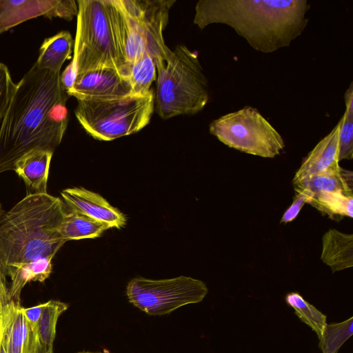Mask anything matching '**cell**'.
I'll list each match as a JSON object with an SVG mask.
<instances>
[{
  "label": "cell",
  "instance_id": "1",
  "mask_svg": "<svg viewBox=\"0 0 353 353\" xmlns=\"http://www.w3.org/2000/svg\"><path fill=\"white\" fill-rule=\"evenodd\" d=\"M61 72L35 64L17 83L0 128V173L14 170L17 161L37 150L54 152L68 124L69 95Z\"/></svg>",
  "mask_w": 353,
  "mask_h": 353
},
{
  "label": "cell",
  "instance_id": "2",
  "mask_svg": "<svg viewBox=\"0 0 353 353\" xmlns=\"http://www.w3.org/2000/svg\"><path fill=\"white\" fill-rule=\"evenodd\" d=\"M307 0H200L193 22L231 27L255 50L271 53L288 47L305 29Z\"/></svg>",
  "mask_w": 353,
  "mask_h": 353
},
{
  "label": "cell",
  "instance_id": "3",
  "mask_svg": "<svg viewBox=\"0 0 353 353\" xmlns=\"http://www.w3.org/2000/svg\"><path fill=\"white\" fill-rule=\"evenodd\" d=\"M68 207L59 197L26 194L0 217V271L41 257L53 258L65 243L59 228Z\"/></svg>",
  "mask_w": 353,
  "mask_h": 353
},
{
  "label": "cell",
  "instance_id": "4",
  "mask_svg": "<svg viewBox=\"0 0 353 353\" xmlns=\"http://www.w3.org/2000/svg\"><path fill=\"white\" fill-rule=\"evenodd\" d=\"M74 55L77 76L99 68H126L125 23L118 0H78Z\"/></svg>",
  "mask_w": 353,
  "mask_h": 353
},
{
  "label": "cell",
  "instance_id": "5",
  "mask_svg": "<svg viewBox=\"0 0 353 353\" xmlns=\"http://www.w3.org/2000/svg\"><path fill=\"white\" fill-rule=\"evenodd\" d=\"M156 111L163 119L193 115L209 101V86L198 56L179 45L157 69Z\"/></svg>",
  "mask_w": 353,
  "mask_h": 353
},
{
  "label": "cell",
  "instance_id": "6",
  "mask_svg": "<svg viewBox=\"0 0 353 353\" xmlns=\"http://www.w3.org/2000/svg\"><path fill=\"white\" fill-rule=\"evenodd\" d=\"M154 108L151 90L141 95L77 100L75 116L85 132L95 139L112 141L136 133L150 122Z\"/></svg>",
  "mask_w": 353,
  "mask_h": 353
},
{
  "label": "cell",
  "instance_id": "7",
  "mask_svg": "<svg viewBox=\"0 0 353 353\" xmlns=\"http://www.w3.org/2000/svg\"><path fill=\"white\" fill-rule=\"evenodd\" d=\"M209 131L229 148L264 158L275 157L285 146L279 132L251 106L212 121Z\"/></svg>",
  "mask_w": 353,
  "mask_h": 353
},
{
  "label": "cell",
  "instance_id": "8",
  "mask_svg": "<svg viewBox=\"0 0 353 353\" xmlns=\"http://www.w3.org/2000/svg\"><path fill=\"white\" fill-rule=\"evenodd\" d=\"M208 292L204 282L189 276L152 280L132 279L127 285L130 303L149 315H165L188 304L203 301Z\"/></svg>",
  "mask_w": 353,
  "mask_h": 353
},
{
  "label": "cell",
  "instance_id": "9",
  "mask_svg": "<svg viewBox=\"0 0 353 353\" xmlns=\"http://www.w3.org/2000/svg\"><path fill=\"white\" fill-rule=\"evenodd\" d=\"M21 301L9 294L6 276L0 271V330L7 353H37L41 345L37 328L25 316Z\"/></svg>",
  "mask_w": 353,
  "mask_h": 353
},
{
  "label": "cell",
  "instance_id": "10",
  "mask_svg": "<svg viewBox=\"0 0 353 353\" xmlns=\"http://www.w3.org/2000/svg\"><path fill=\"white\" fill-rule=\"evenodd\" d=\"M77 12L74 0H0V34L33 18L71 21Z\"/></svg>",
  "mask_w": 353,
  "mask_h": 353
},
{
  "label": "cell",
  "instance_id": "11",
  "mask_svg": "<svg viewBox=\"0 0 353 353\" xmlns=\"http://www.w3.org/2000/svg\"><path fill=\"white\" fill-rule=\"evenodd\" d=\"M175 0H141V25L145 52L157 69L163 66L172 51L164 41L163 32L169 20V11Z\"/></svg>",
  "mask_w": 353,
  "mask_h": 353
},
{
  "label": "cell",
  "instance_id": "12",
  "mask_svg": "<svg viewBox=\"0 0 353 353\" xmlns=\"http://www.w3.org/2000/svg\"><path fill=\"white\" fill-rule=\"evenodd\" d=\"M128 81L112 68H99L76 77L68 94L77 100L105 99L131 94Z\"/></svg>",
  "mask_w": 353,
  "mask_h": 353
},
{
  "label": "cell",
  "instance_id": "13",
  "mask_svg": "<svg viewBox=\"0 0 353 353\" xmlns=\"http://www.w3.org/2000/svg\"><path fill=\"white\" fill-rule=\"evenodd\" d=\"M61 195L70 210L105 223L110 228L125 225V216L97 193L83 188H72L62 190Z\"/></svg>",
  "mask_w": 353,
  "mask_h": 353
},
{
  "label": "cell",
  "instance_id": "14",
  "mask_svg": "<svg viewBox=\"0 0 353 353\" xmlns=\"http://www.w3.org/2000/svg\"><path fill=\"white\" fill-rule=\"evenodd\" d=\"M54 152L44 150L31 151L15 163L14 171L25 183L27 194L47 193L50 161Z\"/></svg>",
  "mask_w": 353,
  "mask_h": 353
},
{
  "label": "cell",
  "instance_id": "15",
  "mask_svg": "<svg viewBox=\"0 0 353 353\" xmlns=\"http://www.w3.org/2000/svg\"><path fill=\"white\" fill-rule=\"evenodd\" d=\"M292 183L295 192L305 191L310 194V198L324 192L343 191L352 193L353 173L342 168L337 163L324 171Z\"/></svg>",
  "mask_w": 353,
  "mask_h": 353
},
{
  "label": "cell",
  "instance_id": "16",
  "mask_svg": "<svg viewBox=\"0 0 353 353\" xmlns=\"http://www.w3.org/2000/svg\"><path fill=\"white\" fill-rule=\"evenodd\" d=\"M339 123L324 137L303 160L292 182L324 171L339 163Z\"/></svg>",
  "mask_w": 353,
  "mask_h": 353
},
{
  "label": "cell",
  "instance_id": "17",
  "mask_svg": "<svg viewBox=\"0 0 353 353\" xmlns=\"http://www.w3.org/2000/svg\"><path fill=\"white\" fill-rule=\"evenodd\" d=\"M125 23V52L128 63H133L145 53L141 25L140 0H119Z\"/></svg>",
  "mask_w": 353,
  "mask_h": 353
},
{
  "label": "cell",
  "instance_id": "18",
  "mask_svg": "<svg viewBox=\"0 0 353 353\" xmlns=\"http://www.w3.org/2000/svg\"><path fill=\"white\" fill-rule=\"evenodd\" d=\"M321 261L332 272L353 266V235L336 229L328 230L322 238Z\"/></svg>",
  "mask_w": 353,
  "mask_h": 353
},
{
  "label": "cell",
  "instance_id": "19",
  "mask_svg": "<svg viewBox=\"0 0 353 353\" xmlns=\"http://www.w3.org/2000/svg\"><path fill=\"white\" fill-rule=\"evenodd\" d=\"M73 44L72 35L66 30L45 39L34 64L39 69L60 72L65 61L71 58Z\"/></svg>",
  "mask_w": 353,
  "mask_h": 353
},
{
  "label": "cell",
  "instance_id": "20",
  "mask_svg": "<svg viewBox=\"0 0 353 353\" xmlns=\"http://www.w3.org/2000/svg\"><path fill=\"white\" fill-rule=\"evenodd\" d=\"M52 258L41 257L28 263L13 265L6 276L10 278V296L21 301V294L24 286L30 281L43 282L49 278L52 270Z\"/></svg>",
  "mask_w": 353,
  "mask_h": 353
},
{
  "label": "cell",
  "instance_id": "21",
  "mask_svg": "<svg viewBox=\"0 0 353 353\" xmlns=\"http://www.w3.org/2000/svg\"><path fill=\"white\" fill-rule=\"evenodd\" d=\"M109 228L110 226L105 223L68 208L59 228V234L66 242L70 240L96 238Z\"/></svg>",
  "mask_w": 353,
  "mask_h": 353
},
{
  "label": "cell",
  "instance_id": "22",
  "mask_svg": "<svg viewBox=\"0 0 353 353\" xmlns=\"http://www.w3.org/2000/svg\"><path fill=\"white\" fill-rule=\"evenodd\" d=\"M330 219L353 217V194L343 191L324 192L312 196L308 203Z\"/></svg>",
  "mask_w": 353,
  "mask_h": 353
},
{
  "label": "cell",
  "instance_id": "23",
  "mask_svg": "<svg viewBox=\"0 0 353 353\" xmlns=\"http://www.w3.org/2000/svg\"><path fill=\"white\" fill-rule=\"evenodd\" d=\"M125 79L128 81L132 92L144 95L152 89V83L156 81L157 68L152 59L145 53L133 63H128Z\"/></svg>",
  "mask_w": 353,
  "mask_h": 353
},
{
  "label": "cell",
  "instance_id": "24",
  "mask_svg": "<svg viewBox=\"0 0 353 353\" xmlns=\"http://www.w3.org/2000/svg\"><path fill=\"white\" fill-rule=\"evenodd\" d=\"M345 110L339 120L338 161L353 157V84L350 83L344 94Z\"/></svg>",
  "mask_w": 353,
  "mask_h": 353
},
{
  "label": "cell",
  "instance_id": "25",
  "mask_svg": "<svg viewBox=\"0 0 353 353\" xmlns=\"http://www.w3.org/2000/svg\"><path fill=\"white\" fill-rule=\"evenodd\" d=\"M68 307V304L58 300H50L43 303L37 326V333L42 345L53 346L58 319Z\"/></svg>",
  "mask_w": 353,
  "mask_h": 353
},
{
  "label": "cell",
  "instance_id": "26",
  "mask_svg": "<svg viewBox=\"0 0 353 353\" xmlns=\"http://www.w3.org/2000/svg\"><path fill=\"white\" fill-rule=\"evenodd\" d=\"M285 300L294 310L296 315L301 321L310 327L319 338L327 324L326 316L305 301L298 292L288 293Z\"/></svg>",
  "mask_w": 353,
  "mask_h": 353
},
{
  "label": "cell",
  "instance_id": "27",
  "mask_svg": "<svg viewBox=\"0 0 353 353\" xmlns=\"http://www.w3.org/2000/svg\"><path fill=\"white\" fill-rule=\"evenodd\" d=\"M353 334V317L338 323L326 324L319 339L323 353H337Z\"/></svg>",
  "mask_w": 353,
  "mask_h": 353
},
{
  "label": "cell",
  "instance_id": "28",
  "mask_svg": "<svg viewBox=\"0 0 353 353\" xmlns=\"http://www.w3.org/2000/svg\"><path fill=\"white\" fill-rule=\"evenodd\" d=\"M17 84L12 81L8 67L0 62V122H2L14 97Z\"/></svg>",
  "mask_w": 353,
  "mask_h": 353
},
{
  "label": "cell",
  "instance_id": "29",
  "mask_svg": "<svg viewBox=\"0 0 353 353\" xmlns=\"http://www.w3.org/2000/svg\"><path fill=\"white\" fill-rule=\"evenodd\" d=\"M310 196L305 191H296L292 205L285 210L281 223H287L295 219L305 203H307Z\"/></svg>",
  "mask_w": 353,
  "mask_h": 353
},
{
  "label": "cell",
  "instance_id": "30",
  "mask_svg": "<svg viewBox=\"0 0 353 353\" xmlns=\"http://www.w3.org/2000/svg\"><path fill=\"white\" fill-rule=\"evenodd\" d=\"M77 77L76 70L71 61L61 74V83L64 90L68 93L72 88Z\"/></svg>",
  "mask_w": 353,
  "mask_h": 353
},
{
  "label": "cell",
  "instance_id": "31",
  "mask_svg": "<svg viewBox=\"0 0 353 353\" xmlns=\"http://www.w3.org/2000/svg\"><path fill=\"white\" fill-rule=\"evenodd\" d=\"M43 306V303L34 307L28 308L24 307L23 309L26 317L27 318L31 326L34 328H37Z\"/></svg>",
  "mask_w": 353,
  "mask_h": 353
},
{
  "label": "cell",
  "instance_id": "32",
  "mask_svg": "<svg viewBox=\"0 0 353 353\" xmlns=\"http://www.w3.org/2000/svg\"><path fill=\"white\" fill-rule=\"evenodd\" d=\"M37 353H53V346H46L41 344Z\"/></svg>",
  "mask_w": 353,
  "mask_h": 353
},
{
  "label": "cell",
  "instance_id": "33",
  "mask_svg": "<svg viewBox=\"0 0 353 353\" xmlns=\"http://www.w3.org/2000/svg\"><path fill=\"white\" fill-rule=\"evenodd\" d=\"M0 353H7L6 350L5 348L3 341V337L2 334L0 330Z\"/></svg>",
  "mask_w": 353,
  "mask_h": 353
},
{
  "label": "cell",
  "instance_id": "34",
  "mask_svg": "<svg viewBox=\"0 0 353 353\" xmlns=\"http://www.w3.org/2000/svg\"><path fill=\"white\" fill-rule=\"evenodd\" d=\"M77 353H110L108 352H89V351H81Z\"/></svg>",
  "mask_w": 353,
  "mask_h": 353
},
{
  "label": "cell",
  "instance_id": "35",
  "mask_svg": "<svg viewBox=\"0 0 353 353\" xmlns=\"http://www.w3.org/2000/svg\"><path fill=\"white\" fill-rule=\"evenodd\" d=\"M1 203H0V217H1Z\"/></svg>",
  "mask_w": 353,
  "mask_h": 353
}]
</instances>
